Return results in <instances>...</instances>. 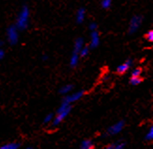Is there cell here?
I'll return each instance as SVG.
<instances>
[{
    "mask_svg": "<svg viewBox=\"0 0 153 149\" xmlns=\"http://www.w3.org/2000/svg\"><path fill=\"white\" fill-rule=\"evenodd\" d=\"M29 9L27 6H23L21 11H19L18 16L16 19V25L15 26L18 29V30H24L27 29L28 24H29Z\"/></svg>",
    "mask_w": 153,
    "mask_h": 149,
    "instance_id": "6da1fadb",
    "label": "cell"
},
{
    "mask_svg": "<svg viewBox=\"0 0 153 149\" xmlns=\"http://www.w3.org/2000/svg\"><path fill=\"white\" fill-rule=\"evenodd\" d=\"M71 104L65 102V101H63L61 106L59 107V109L57 111V114L56 116L54 117V119H53L52 123H53V126H57L61 123V122L65 119V117L67 116V115L70 113L71 111Z\"/></svg>",
    "mask_w": 153,
    "mask_h": 149,
    "instance_id": "7a4b0ae2",
    "label": "cell"
},
{
    "mask_svg": "<svg viewBox=\"0 0 153 149\" xmlns=\"http://www.w3.org/2000/svg\"><path fill=\"white\" fill-rule=\"evenodd\" d=\"M7 40L10 44L11 45H14L18 43L19 41V31L18 29L16 28L15 26H10L7 29Z\"/></svg>",
    "mask_w": 153,
    "mask_h": 149,
    "instance_id": "3957f363",
    "label": "cell"
},
{
    "mask_svg": "<svg viewBox=\"0 0 153 149\" xmlns=\"http://www.w3.org/2000/svg\"><path fill=\"white\" fill-rule=\"evenodd\" d=\"M142 22H143L142 16H140V15L132 16L130 21V24H129V33L130 34H134V33H135L139 29H140Z\"/></svg>",
    "mask_w": 153,
    "mask_h": 149,
    "instance_id": "277c9868",
    "label": "cell"
},
{
    "mask_svg": "<svg viewBox=\"0 0 153 149\" xmlns=\"http://www.w3.org/2000/svg\"><path fill=\"white\" fill-rule=\"evenodd\" d=\"M83 96H84V92L80 91V92L74 93L70 94V96H68L67 97H66V98L64 99V101H65V102L69 103V104H71V103L76 102V101L80 100V99L82 98Z\"/></svg>",
    "mask_w": 153,
    "mask_h": 149,
    "instance_id": "5b68a950",
    "label": "cell"
},
{
    "mask_svg": "<svg viewBox=\"0 0 153 149\" xmlns=\"http://www.w3.org/2000/svg\"><path fill=\"white\" fill-rule=\"evenodd\" d=\"M100 44V34L99 32L96 31H92L90 34V48H96Z\"/></svg>",
    "mask_w": 153,
    "mask_h": 149,
    "instance_id": "8992f818",
    "label": "cell"
},
{
    "mask_svg": "<svg viewBox=\"0 0 153 149\" xmlns=\"http://www.w3.org/2000/svg\"><path fill=\"white\" fill-rule=\"evenodd\" d=\"M123 126H124L123 122H117V123H116L115 125L111 126L108 128V134H110V135H116V134L119 133L123 129Z\"/></svg>",
    "mask_w": 153,
    "mask_h": 149,
    "instance_id": "52a82bcc",
    "label": "cell"
},
{
    "mask_svg": "<svg viewBox=\"0 0 153 149\" xmlns=\"http://www.w3.org/2000/svg\"><path fill=\"white\" fill-rule=\"evenodd\" d=\"M131 64H132L131 59H127L125 62H123L122 64H119L117 66V72L118 74H124V73H126V72H127L130 69V67L131 66Z\"/></svg>",
    "mask_w": 153,
    "mask_h": 149,
    "instance_id": "ba28073f",
    "label": "cell"
},
{
    "mask_svg": "<svg viewBox=\"0 0 153 149\" xmlns=\"http://www.w3.org/2000/svg\"><path fill=\"white\" fill-rule=\"evenodd\" d=\"M84 46V39L83 38H77L74 41V50L72 52L79 54L80 50L82 49V47Z\"/></svg>",
    "mask_w": 153,
    "mask_h": 149,
    "instance_id": "9c48e42d",
    "label": "cell"
},
{
    "mask_svg": "<svg viewBox=\"0 0 153 149\" xmlns=\"http://www.w3.org/2000/svg\"><path fill=\"white\" fill-rule=\"evenodd\" d=\"M85 18V10L84 8L78 9V11H76V16H75L76 22L78 24H81L84 22Z\"/></svg>",
    "mask_w": 153,
    "mask_h": 149,
    "instance_id": "30bf717a",
    "label": "cell"
},
{
    "mask_svg": "<svg viewBox=\"0 0 153 149\" xmlns=\"http://www.w3.org/2000/svg\"><path fill=\"white\" fill-rule=\"evenodd\" d=\"M78 62H79V54L72 52L71 56V59H70V65L71 67H75L78 64Z\"/></svg>",
    "mask_w": 153,
    "mask_h": 149,
    "instance_id": "8fae6325",
    "label": "cell"
},
{
    "mask_svg": "<svg viewBox=\"0 0 153 149\" xmlns=\"http://www.w3.org/2000/svg\"><path fill=\"white\" fill-rule=\"evenodd\" d=\"M92 148H93V144L89 140H85L81 144L79 149H92Z\"/></svg>",
    "mask_w": 153,
    "mask_h": 149,
    "instance_id": "7c38bea8",
    "label": "cell"
},
{
    "mask_svg": "<svg viewBox=\"0 0 153 149\" xmlns=\"http://www.w3.org/2000/svg\"><path fill=\"white\" fill-rule=\"evenodd\" d=\"M18 148H19V144L17 143H10L0 146V149H18Z\"/></svg>",
    "mask_w": 153,
    "mask_h": 149,
    "instance_id": "4fadbf2b",
    "label": "cell"
},
{
    "mask_svg": "<svg viewBox=\"0 0 153 149\" xmlns=\"http://www.w3.org/2000/svg\"><path fill=\"white\" fill-rule=\"evenodd\" d=\"M88 53H89V47L88 46H83L82 49L80 50V52H79V57L84 58L85 56H88Z\"/></svg>",
    "mask_w": 153,
    "mask_h": 149,
    "instance_id": "5bb4252c",
    "label": "cell"
},
{
    "mask_svg": "<svg viewBox=\"0 0 153 149\" xmlns=\"http://www.w3.org/2000/svg\"><path fill=\"white\" fill-rule=\"evenodd\" d=\"M130 82L131 85H138L142 82V78L141 77H131V79H130Z\"/></svg>",
    "mask_w": 153,
    "mask_h": 149,
    "instance_id": "9a60e30c",
    "label": "cell"
},
{
    "mask_svg": "<svg viewBox=\"0 0 153 149\" xmlns=\"http://www.w3.org/2000/svg\"><path fill=\"white\" fill-rule=\"evenodd\" d=\"M71 90H72V86L70 85V84H68V85H65V86H63L61 88V89H60V93L62 94H67V93H71Z\"/></svg>",
    "mask_w": 153,
    "mask_h": 149,
    "instance_id": "2e32d148",
    "label": "cell"
},
{
    "mask_svg": "<svg viewBox=\"0 0 153 149\" xmlns=\"http://www.w3.org/2000/svg\"><path fill=\"white\" fill-rule=\"evenodd\" d=\"M111 5H112V0H102V2H101V6L105 10L109 9Z\"/></svg>",
    "mask_w": 153,
    "mask_h": 149,
    "instance_id": "e0dca14e",
    "label": "cell"
},
{
    "mask_svg": "<svg viewBox=\"0 0 153 149\" xmlns=\"http://www.w3.org/2000/svg\"><path fill=\"white\" fill-rule=\"evenodd\" d=\"M145 39H146V41H148L149 43L153 42V30H149L147 33H146Z\"/></svg>",
    "mask_w": 153,
    "mask_h": 149,
    "instance_id": "ac0fdd59",
    "label": "cell"
},
{
    "mask_svg": "<svg viewBox=\"0 0 153 149\" xmlns=\"http://www.w3.org/2000/svg\"><path fill=\"white\" fill-rule=\"evenodd\" d=\"M146 139H147L148 141H151L153 139V127L152 126H150L149 128L147 134H146Z\"/></svg>",
    "mask_w": 153,
    "mask_h": 149,
    "instance_id": "d6986e66",
    "label": "cell"
},
{
    "mask_svg": "<svg viewBox=\"0 0 153 149\" xmlns=\"http://www.w3.org/2000/svg\"><path fill=\"white\" fill-rule=\"evenodd\" d=\"M142 70L140 68H135L131 72V77H141Z\"/></svg>",
    "mask_w": 153,
    "mask_h": 149,
    "instance_id": "ffe728a7",
    "label": "cell"
},
{
    "mask_svg": "<svg viewBox=\"0 0 153 149\" xmlns=\"http://www.w3.org/2000/svg\"><path fill=\"white\" fill-rule=\"evenodd\" d=\"M88 29L92 32V31H96L97 30V24L92 22L88 25Z\"/></svg>",
    "mask_w": 153,
    "mask_h": 149,
    "instance_id": "44dd1931",
    "label": "cell"
},
{
    "mask_svg": "<svg viewBox=\"0 0 153 149\" xmlns=\"http://www.w3.org/2000/svg\"><path fill=\"white\" fill-rule=\"evenodd\" d=\"M53 119H54V116H53V114L50 113V114H48L47 116L44 118V123L45 124H48V123H50V122L53 121Z\"/></svg>",
    "mask_w": 153,
    "mask_h": 149,
    "instance_id": "7402d4cb",
    "label": "cell"
},
{
    "mask_svg": "<svg viewBox=\"0 0 153 149\" xmlns=\"http://www.w3.org/2000/svg\"><path fill=\"white\" fill-rule=\"evenodd\" d=\"M123 147H124V144H122V143L112 145V149H123Z\"/></svg>",
    "mask_w": 153,
    "mask_h": 149,
    "instance_id": "603a6c76",
    "label": "cell"
},
{
    "mask_svg": "<svg viewBox=\"0 0 153 149\" xmlns=\"http://www.w3.org/2000/svg\"><path fill=\"white\" fill-rule=\"evenodd\" d=\"M4 57H5V51L2 48H0V60L3 59Z\"/></svg>",
    "mask_w": 153,
    "mask_h": 149,
    "instance_id": "cb8c5ba5",
    "label": "cell"
},
{
    "mask_svg": "<svg viewBox=\"0 0 153 149\" xmlns=\"http://www.w3.org/2000/svg\"><path fill=\"white\" fill-rule=\"evenodd\" d=\"M3 44H4V42L2 40H0V48H1V47L3 46Z\"/></svg>",
    "mask_w": 153,
    "mask_h": 149,
    "instance_id": "d4e9b609",
    "label": "cell"
},
{
    "mask_svg": "<svg viewBox=\"0 0 153 149\" xmlns=\"http://www.w3.org/2000/svg\"><path fill=\"white\" fill-rule=\"evenodd\" d=\"M104 149H112V145H109V146H107V147H105Z\"/></svg>",
    "mask_w": 153,
    "mask_h": 149,
    "instance_id": "484cf974",
    "label": "cell"
},
{
    "mask_svg": "<svg viewBox=\"0 0 153 149\" xmlns=\"http://www.w3.org/2000/svg\"><path fill=\"white\" fill-rule=\"evenodd\" d=\"M42 59H43V60H46V59H48V57H47V56H44V57H43Z\"/></svg>",
    "mask_w": 153,
    "mask_h": 149,
    "instance_id": "4316f807",
    "label": "cell"
},
{
    "mask_svg": "<svg viewBox=\"0 0 153 149\" xmlns=\"http://www.w3.org/2000/svg\"><path fill=\"white\" fill-rule=\"evenodd\" d=\"M25 149H31V148H25Z\"/></svg>",
    "mask_w": 153,
    "mask_h": 149,
    "instance_id": "83f0119b",
    "label": "cell"
}]
</instances>
